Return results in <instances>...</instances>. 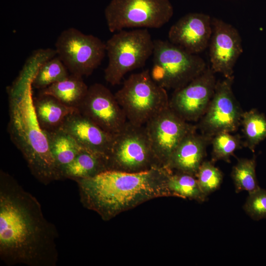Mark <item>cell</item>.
Masks as SVG:
<instances>
[{
	"label": "cell",
	"instance_id": "cell-12",
	"mask_svg": "<svg viewBox=\"0 0 266 266\" xmlns=\"http://www.w3.org/2000/svg\"><path fill=\"white\" fill-rule=\"evenodd\" d=\"M210 66L184 86L175 90L169 107L187 122H195L205 114L214 95L216 80Z\"/></svg>",
	"mask_w": 266,
	"mask_h": 266
},
{
	"label": "cell",
	"instance_id": "cell-24",
	"mask_svg": "<svg viewBox=\"0 0 266 266\" xmlns=\"http://www.w3.org/2000/svg\"><path fill=\"white\" fill-rule=\"evenodd\" d=\"M241 124L246 145L254 152L256 146L266 138V117L256 109L243 112Z\"/></svg>",
	"mask_w": 266,
	"mask_h": 266
},
{
	"label": "cell",
	"instance_id": "cell-23",
	"mask_svg": "<svg viewBox=\"0 0 266 266\" xmlns=\"http://www.w3.org/2000/svg\"><path fill=\"white\" fill-rule=\"evenodd\" d=\"M68 70L58 57L50 58L38 67L32 80V86L40 90L66 78Z\"/></svg>",
	"mask_w": 266,
	"mask_h": 266
},
{
	"label": "cell",
	"instance_id": "cell-26",
	"mask_svg": "<svg viewBox=\"0 0 266 266\" xmlns=\"http://www.w3.org/2000/svg\"><path fill=\"white\" fill-rule=\"evenodd\" d=\"M196 177L201 191L207 197L220 188L223 179L222 171L212 161H208L202 162Z\"/></svg>",
	"mask_w": 266,
	"mask_h": 266
},
{
	"label": "cell",
	"instance_id": "cell-15",
	"mask_svg": "<svg viewBox=\"0 0 266 266\" xmlns=\"http://www.w3.org/2000/svg\"><path fill=\"white\" fill-rule=\"evenodd\" d=\"M212 32V18L201 13H190L170 28L168 41L193 54L204 51L209 45Z\"/></svg>",
	"mask_w": 266,
	"mask_h": 266
},
{
	"label": "cell",
	"instance_id": "cell-6",
	"mask_svg": "<svg viewBox=\"0 0 266 266\" xmlns=\"http://www.w3.org/2000/svg\"><path fill=\"white\" fill-rule=\"evenodd\" d=\"M106 159L107 170L136 172L162 166L154 154L145 126L128 121L114 135Z\"/></svg>",
	"mask_w": 266,
	"mask_h": 266
},
{
	"label": "cell",
	"instance_id": "cell-2",
	"mask_svg": "<svg viewBox=\"0 0 266 266\" xmlns=\"http://www.w3.org/2000/svg\"><path fill=\"white\" fill-rule=\"evenodd\" d=\"M172 172L166 166L136 172L107 170L74 181L83 206L108 221L149 200L173 197L167 185Z\"/></svg>",
	"mask_w": 266,
	"mask_h": 266
},
{
	"label": "cell",
	"instance_id": "cell-21",
	"mask_svg": "<svg viewBox=\"0 0 266 266\" xmlns=\"http://www.w3.org/2000/svg\"><path fill=\"white\" fill-rule=\"evenodd\" d=\"M45 133L60 179H62V169L74 159L83 148L71 135L62 128Z\"/></svg>",
	"mask_w": 266,
	"mask_h": 266
},
{
	"label": "cell",
	"instance_id": "cell-8",
	"mask_svg": "<svg viewBox=\"0 0 266 266\" xmlns=\"http://www.w3.org/2000/svg\"><path fill=\"white\" fill-rule=\"evenodd\" d=\"M55 50L70 74L82 77L92 74L106 53L105 43L74 28L61 32L55 42Z\"/></svg>",
	"mask_w": 266,
	"mask_h": 266
},
{
	"label": "cell",
	"instance_id": "cell-11",
	"mask_svg": "<svg viewBox=\"0 0 266 266\" xmlns=\"http://www.w3.org/2000/svg\"><path fill=\"white\" fill-rule=\"evenodd\" d=\"M156 160L166 167L169 158L182 139L196 127L175 113L169 107L144 125Z\"/></svg>",
	"mask_w": 266,
	"mask_h": 266
},
{
	"label": "cell",
	"instance_id": "cell-9",
	"mask_svg": "<svg viewBox=\"0 0 266 266\" xmlns=\"http://www.w3.org/2000/svg\"><path fill=\"white\" fill-rule=\"evenodd\" d=\"M153 62L163 67V87L174 90L180 88L202 73L206 68L204 60L187 52L168 40H154Z\"/></svg>",
	"mask_w": 266,
	"mask_h": 266
},
{
	"label": "cell",
	"instance_id": "cell-4",
	"mask_svg": "<svg viewBox=\"0 0 266 266\" xmlns=\"http://www.w3.org/2000/svg\"><path fill=\"white\" fill-rule=\"evenodd\" d=\"M154 40L147 29L122 30L115 33L105 43L108 64L105 81L119 85L129 72L142 67L153 55Z\"/></svg>",
	"mask_w": 266,
	"mask_h": 266
},
{
	"label": "cell",
	"instance_id": "cell-7",
	"mask_svg": "<svg viewBox=\"0 0 266 266\" xmlns=\"http://www.w3.org/2000/svg\"><path fill=\"white\" fill-rule=\"evenodd\" d=\"M173 14L169 0H112L104 13L108 29L112 33L128 28H160Z\"/></svg>",
	"mask_w": 266,
	"mask_h": 266
},
{
	"label": "cell",
	"instance_id": "cell-27",
	"mask_svg": "<svg viewBox=\"0 0 266 266\" xmlns=\"http://www.w3.org/2000/svg\"><path fill=\"white\" fill-rule=\"evenodd\" d=\"M211 141L212 162L223 160L229 162L230 157L240 145L239 137L228 132H222L216 134Z\"/></svg>",
	"mask_w": 266,
	"mask_h": 266
},
{
	"label": "cell",
	"instance_id": "cell-20",
	"mask_svg": "<svg viewBox=\"0 0 266 266\" xmlns=\"http://www.w3.org/2000/svg\"><path fill=\"white\" fill-rule=\"evenodd\" d=\"M88 89L82 76L70 74L66 78L40 90L39 93L51 95L65 105L77 109Z\"/></svg>",
	"mask_w": 266,
	"mask_h": 266
},
{
	"label": "cell",
	"instance_id": "cell-18",
	"mask_svg": "<svg viewBox=\"0 0 266 266\" xmlns=\"http://www.w3.org/2000/svg\"><path fill=\"white\" fill-rule=\"evenodd\" d=\"M33 103L37 120L44 132L60 129L68 116L78 110L46 94L39 93L33 98Z\"/></svg>",
	"mask_w": 266,
	"mask_h": 266
},
{
	"label": "cell",
	"instance_id": "cell-16",
	"mask_svg": "<svg viewBox=\"0 0 266 266\" xmlns=\"http://www.w3.org/2000/svg\"><path fill=\"white\" fill-rule=\"evenodd\" d=\"M61 128L83 149L105 157L110 150L114 135L104 131L78 110L68 115Z\"/></svg>",
	"mask_w": 266,
	"mask_h": 266
},
{
	"label": "cell",
	"instance_id": "cell-25",
	"mask_svg": "<svg viewBox=\"0 0 266 266\" xmlns=\"http://www.w3.org/2000/svg\"><path fill=\"white\" fill-rule=\"evenodd\" d=\"M255 158L240 159L233 167L231 177L236 193L246 191L249 193L254 192L260 187L256 174Z\"/></svg>",
	"mask_w": 266,
	"mask_h": 266
},
{
	"label": "cell",
	"instance_id": "cell-28",
	"mask_svg": "<svg viewBox=\"0 0 266 266\" xmlns=\"http://www.w3.org/2000/svg\"><path fill=\"white\" fill-rule=\"evenodd\" d=\"M243 208L254 220L266 218V190L260 188L249 193Z\"/></svg>",
	"mask_w": 266,
	"mask_h": 266
},
{
	"label": "cell",
	"instance_id": "cell-5",
	"mask_svg": "<svg viewBox=\"0 0 266 266\" xmlns=\"http://www.w3.org/2000/svg\"><path fill=\"white\" fill-rule=\"evenodd\" d=\"M114 94L127 121L136 125H145L169 107L166 89L153 80L148 69L130 75Z\"/></svg>",
	"mask_w": 266,
	"mask_h": 266
},
{
	"label": "cell",
	"instance_id": "cell-13",
	"mask_svg": "<svg viewBox=\"0 0 266 266\" xmlns=\"http://www.w3.org/2000/svg\"><path fill=\"white\" fill-rule=\"evenodd\" d=\"M77 109L81 114L114 135L128 121L115 94L100 83H95L88 87Z\"/></svg>",
	"mask_w": 266,
	"mask_h": 266
},
{
	"label": "cell",
	"instance_id": "cell-1",
	"mask_svg": "<svg viewBox=\"0 0 266 266\" xmlns=\"http://www.w3.org/2000/svg\"><path fill=\"white\" fill-rule=\"evenodd\" d=\"M55 226L41 206L10 174L0 171V258L5 265L56 266Z\"/></svg>",
	"mask_w": 266,
	"mask_h": 266
},
{
	"label": "cell",
	"instance_id": "cell-14",
	"mask_svg": "<svg viewBox=\"0 0 266 266\" xmlns=\"http://www.w3.org/2000/svg\"><path fill=\"white\" fill-rule=\"evenodd\" d=\"M212 32L209 43L211 68L225 77L233 75L234 66L243 52L240 35L233 25L212 18Z\"/></svg>",
	"mask_w": 266,
	"mask_h": 266
},
{
	"label": "cell",
	"instance_id": "cell-3",
	"mask_svg": "<svg viewBox=\"0 0 266 266\" xmlns=\"http://www.w3.org/2000/svg\"><path fill=\"white\" fill-rule=\"evenodd\" d=\"M36 66L25 67L7 89L10 138L23 155L31 173L47 185L61 180L45 132L33 103L32 80Z\"/></svg>",
	"mask_w": 266,
	"mask_h": 266
},
{
	"label": "cell",
	"instance_id": "cell-22",
	"mask_svg": "<svg viewBox=\"0 0 266 266\" xmlns=\"http://www.w3.org/2000/svg\"><path fill=\"white\" fill-rule=\"evenodd\" d=\"M168 187L173 197L195 200L202 203L206 200L195 176L187 173L172 171L167 181Z\"/></svg>",
	"mask_w": 266,
	"mask_h": 266
},
{
	"label": "cell",
	"instance_id": "cell-10",
	"mask_svg": "<svg viewBox=\"0 0 266 266\" xmlns=\"http://www.w3.org/2000/svg\"><path fill=\"white\" fill-rule=\"evenodd\" d=\"M234 76L216 82L208 107L200 119L202 134L210 138L222 132L235 131L241 124L243 112L233 91Z\"/></svg>",
	"mask_w": 266,
	"mask_h": 266
},
{
	"label": "cell",
	"instance_id": "cell-17",
	"mask_svg": "<svg viewBox=\"0 0 266 266\" xmlns=\"http://www.w3.org/2000/svg\"><path fill=\"white\" fill-rule=\"evenodd\" d=\"M212 140L196 130L188 133L181 141L171 155L166 167L172 171H179L196 176L203 161L206 146Z\"/></svg>",
	"mask_w": 266,
	"mask_h": 266
},
{
	"label": "cell",
	"instance_id": "cell-19",
	"mask_svg": "<svg viewBox=\"0 0 266 266\" xmlns=\"http://www.w3.org/2000/svg\"><path fill=\"white\" fill-rule=\"evenodd\" d=\"M107 170L106 157L82 149L61 171V178L75 181L92 177Z\"/></svg>",
	"mask_w": 266,
	"mask_h": 266
}]
</instances>
